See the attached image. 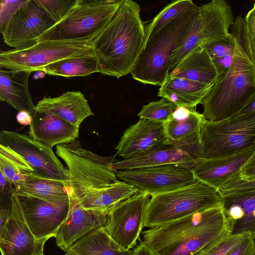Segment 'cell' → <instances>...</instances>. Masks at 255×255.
<instances>
[{
	"mask_svg": "<svg viewBox=\"0 0 255 255\" xmlns=\"http://www.w3.org/2000/svg\"><path fill=\"white\" fill-rule=\"evenodd\" d=\"M70 249L79 255H132V250L124 249L112 239L105 227L86 235Z\"/></svg>",
	"mask_w": 255,
	"mask_h": 255,
	"instance_id": "obj_30",
	"label": "cell"
},
{
	"mask_svg": "<svg viewBox=\"0 0 255 255\" xmlns=\"http://www.w3.org/2000/svg\"><path fill=\"white\" fill-rule=\"evenodd\" d=\"M199 148V145L183 147L164 144L143 154L114 162L112 167L117 171L175 164L190 168L198 158Z\"/></svg>",
	"mask_w": 255,
	"mask_h": 255,
	"instance_id": "obj_20",
	"label": "cell"
},
{
	"mask_svg": "<svg viewBox=\"0 0 255 255\" xmlns=\"http://www.w3.org/2000/svg\"><path fill=\"white\" fill-rule=\"evenodd\" d=\"M35 111L54 115L77 127H80L86 118L94 115L80 91H68L57 97H45L37 103Z\"/></svg>",
	"mask_w": 255,
	"mask_h": 255,
	"instance_id": "obj_23",
	"label": "cell"
},
{
	"mask_svg": "<svg viewBox=\"0 0 255 255\" xmlns=\"http://www.w3.org/2000/svg\"><path fill=\"white\" fill-rule=\"evenodd\" d=\"M140 10L136 2L123 0L111 21L92 42L100 73L118 79L130 74L145 41Z\"/></svg>",
	"mask_w": 255,
	"mask_h": 255,
	"instance_id": "obj_1",
	"label": "cell"
},
{
	"mask_svg": "<svg viewBox=\"0 0 255 255\" xmlns=\"http://www.w3.org/2000/svg\"><path fill=\"white\" fill-rule=\"evenodd\" d=\"M80 0H36L38 5L56 23L63 19Z\"/></svg>",
	"mask_w": 255,
	"mask_h": 255,
	"instance_id": "obj_36",
	"label": "cell"
},
{
	"mask_svg": "<svg viewBox=\"0 0 255 255\" xmlns=\"http://www.w3.org/2000/svg\"><path fill=\"white\" fill-rule=\"evenodd\" d=\"M0 172L12 185L35 176V171L19 154L0 144Z\"/></svg>",
	"mask_w": 255,
	"mask_h": 255,
	"instance_id": "obj_32",
	"label": "cell"
},
{
	"mask_svg": "<svg viewBox=\"0 0 255 255\" xmlns=\"http://www.w3.org/2000/svg\"><path fill=\"white\" fill-rule=\"evenodd\" d=\"M195 11L169 23L145 42L130 73L134 80L145 85L161 86L163 83L170 72L171 57L191 24Z\"/></svg>",
	"mask_w": 255,
	"mask_h": 255,
	"instance_id": "obj_5",
	"label": "cell"
},
{
	"mask_svg": "<svg viewBox=\"0 0 255 255\" xmlns=\"http://www.w3.org/2000/svg\"><path fill=\"white\" fill-rule=\"evenodd\" d=\"M13 187L15 195L31 196L53 203L68 201L74 195L71 187L60 181L35 176L15 183Z\"/></svg>",
	"mask_w": 255,
	"mask_h": 255,
	"instance_id": "obj_28",
	"label": "cell"
},
{
	"mask_svg": "<svg viewBox=\"0 0 255 255\" xmlns=\"http://www.w3.org/2000/svg\"><path fill=\"white\" fill-rule=\"evenodd\" d=\"M252 190H255V178H245L237 176L224 184L217 191L222 197Z\"/></svg>",
	"mask_w": 255,
	"mask_h": 255,
	"instance_id": "obj_38",
	"label": "cell"
},
{
	"mask_svg": "<svg viewBox=\"0 0 255 255\" xmlns=\"http://www.w3.org/2000/svg\"><path fill=\"white\" fill-rule=\"evenodd\" d=\"M212 86L168 74L157 96L167 100L175 108L194 109L201 104Z\"/></svg>",
	"mask_w": 255,
	"mask_h": 255,
	"instance_id": "obj_25",
	"label": "cell"
},
{
	"mask_svg": "<svg viewBox=\"0 0 255 255\" xmlns=\"http://www.w3.org/2000/svg\"><path fill=\"white\" fill-rule=\"evenodd\" d=\"M143 227L153 228L222 204L217 189L197 180L189 185L150 196Z\"/></svg>",
	"mask_w": 255,
	"mask_h": 255,
	"instance_id": "obj_4",
	"label": "cell"
},
{
	"mask_svg": "<svg viewBox=\"0 0 255 255\" xmlns=\"http://www.w3.org/2000/svg\"><path fill=\"white\" fill-rule=\"evenodd\" d=\"M255 146V112L219 122L202 121L198 158L228 156Z\"/></svg>",
	"mask_w": 255,
	"mask_h": 255,
	"instance_id": "obj_8",
	"label": "cell"
},
{
	"mask_svg": "<svg viewBox=\"0 0 255 255\" xmlns=\"http://www.w3.org/2000/svg\"><path fill=\"white\" fill-rule=\"evenodd\" d=\"M42 71L48 75L68 78L99 73V69L96 56L87 55L57 61L46 66Z\"/></svg>",
	"mask_w": 255,
	"mask_h": 255,
	"instance_id": "obj_31",
	"label": "cell"
},
{
	"mask_svg": "<svg viewBox=\"0 0 255 255\" xmlns=\"http://www.w3.org/2000/svg\"><path fill=\"white\" fill-rule=\"evenodd\" d=\"M9 219L0 232L1 255H41L47 240L36 239L27 224L15 195L11 196Z\"/></svg>",
	"mask_w": 255,
	"mask_h": 255,
	"instance_id": "obj_16",
	"label": "cell"
},
{
	"mask_svg": "<svg viewBox=\"0 0 255 255\" xmlns=\"http://www.w3.org/2000/svg\"><path fill=\"white\" fill-rule=\"evenodd\" d=\"M0 144L21 155L34 170L35 176L60 181L70 186L68 169L57 157L52 148L36 142L25 134L4 130L0 132Z\"/></svg>",
	"mask_w": 255,
	"mask_h": 255,
	"instance_id": "obj_11",
	"label": "cell"
},
{
	"mask_svg": "<svg viewBox=\"0 0 255 255\" xmlns=\"http://www.w3.org/2000/svg\"><path fill=\"white\" fill-rule=\"evenodd\" d=\"M236 41V38L235 35L230 33L226 37L206 44L204 47L213 60L234 51Z\"/></svg>",
	"mask_w": 255,
	"mask_h": 255,
	"instance_id": "obj_39",
	"label": "cell"
},
{
	"mask_svg": "<svg viewBox=\"0 0 255 255\" xmlns=\"http://www.w3.org/2000/svg\"><path fill=\"white\" fill-rule=\"evenodd\" d=\"M107 215L101 211L83 208L73 195L70 199L67 216L54 236L57 246L67 252L79 239L105 227Z\"/></svg>",
	"mask_w": 255,
	"mask_h": 255,
	"instance_id": "obj_17",
	"label": "cell"
},
{
	"mask_svg": "<svg viewBox=\"0 0 255 255\" xmlns=\"http://www.w3.org/2000/svg\"><path fill=\"white\" fill-rule=\"evenodd\" d=\"M250 235V233L228 234L206 246L194 255H225L241 241Z\"/></svg>",
	"mask_w": 255,
	"mask_h": 255,
	"instance_id": "obj_35",
	"label": "cell"
},
{
	"mask_svg": "<svg viewBox=\"0 0 255 255\" xmlns=\"http://www.w3.org/2000/svg\"><path fill=\"white\" fill-rule=\"evenodd\" d=\"M255 112V94L245 106L236 115H243Z\"/></svg>",
	"mask_w": 255,
	"mask_h": 255,
	"instance_id": "obj_46",
	"label": "cell"
},
{
	"mask_svg": "<svg viewBox=\"0 0 255 255\" xmlns=\"http://www.w3.org/2000/svg\"></svg>",
	"mask_w": 255,
	"mask_h": 255,
	"instance_id": "obj_49",
	"label": "cell"
},
{
	"mask_svg": "<svg viewBox=\"0 0 255 255\" xmlns=\"http://www.w3.org/2000/svg\"><path fill=\"white\" fill-rule=\"evenodd\" d=\"M87 55H95L91 42L37 41L28 47L1 51L0 68L10 70L40 71L57 61Z\"/></svg>",
	"mask_w": 255,
	"mask_h": 255,
	"instance_id": "obj_10",
	"label": "cell"
},
{
	"mask_svg": "<svg viewBox=\"0 0 255 255\" xmlns=\"http://www.w3.org/2000/svg\"><path fill=\"white\" fill-rule=\"evenodd\" d=\"M221 198L230 233H250L255 238V190Z\"/></svg>",
	"mask_w": 255,
	"mask_h": 255,
	"instance_id": "obj_22",
	"label": "cell"
},
{
	"mask_svg": "<svg viewBox=\"0 0 255 255\" xmlns=\"http://www.w3.org/2000/svg\"><path fill=\"white\" fill-rule=\"evenodd\" d=\"M26 0L0 1V30L5 26L11 16Z\"/></svg>",
	"mask_w": 255,
	"mask_h": 255,
	"instance_id": "obj_40",
	"label": "cell"
},
{
	"mask_svg": "<svg viewBox=\"0 0 255 255\" xmlns=\"http://www.w3.org/2000/svg\"><path fill=\"white\" fill-rule=\"evenodd\" d=\"M79 128L54 115L35 111L32 115L29 135L36 142L52 148L76 140Z\"/></svg>",
	"mask_w": 255,
	"mask_h": 255,
	"instance_id": "obj_21",
	"label": "cell"
},
{
	"mask_svg": "<svg viewBox=\"0 0 255 255\" xmlns=\"http://www.w3.org/2000/svg\"><path fill=\"white\" fill-rule=\"evenodd\" d=\"M137 192L132 186L118 180L107 187L88 192L77 200L85 209L108 214L115 205Z\"/></svg>",
	"mask_w": 255,
	"mask_h": 255,
	"instance_id": "obj_29",
	"label": "cell"
},
{
	"mask_svg": "<svg viewBox=\"0 0 255 255\" xmlns=\"http://www.w3.org/2000/svg\"><path fill=\"white\" fill-rule=\"evenodd\" d=\"M169 74L208 85H213L218 78L212 59L203 46L194 50Z\"/></svg>",
	"mask_w": 255,
	"mask_h": 255,
	"instance_id": "obj_26",
	"label": "cell"
},
{
	"mask_svg": "<svg viewBox=\"0 0 255 255\" xmlns=\"http://www.w3.org/2000/svg\"><path fill=\"white\" fill-rule=\"evenodd\" d=\"M32 72L0 68V100L18 112L26 111L31 116L35 106L29 92L28 79Z\"/></svg>",
	"mask_w": 255,
	"mask_h": 255,
	"instance_id": "obj_24",
	"label": "cell"
},
{
	"mask_svg": "<svg viewBox=\"0 0 255 255\" xmlns=\"http://www.w3.org/2000/svg\"><path fill=\"white\" fill-rule=\"evenodd\" d=\"M198 6L191 0H172L162 9L146 26L145 42L172 21L181 18Z\"/></svg>",
	"mask_w": 255,
	"mask_h": 255,
	"instance_id": "obj_33",
	"label": "cell"
},
{
	"mask_svg": "<svg viewBox=\"0 0 255 255\" xmlns=\"http://www.w3.org/2000/svg\"><path fill=\"white\" fill-rule=\"evenodd\" d=\"M244 49L255 66V1L243 20Z\"/></svg>",
	"mask_w": 255,
	"mask_h": 255,
	"instance_id": "obj_37",
	"label": "cell"
},
{
	"mask_svg": "<svg viewBox=\"0 0 255 255\" xmlns=\"http://www.w3.org/2000/svg\"><path fill=\"white\" fill-rule=\"evenodd\" d=\"M234 23L232 8L225 0H212L198 6L171 57L170 72L196 48L229 35V28Z\"/></svg>",
	"mask_w": 255,
	"mask_h": 255,
	"instance_id": "obj_9",
	"label": "cell"
},
{
	"mask_svg": "<svg viewBox=\"0 0 255 255\" xmlns=\"http://www.w3.org/2000/svg\"><path fill=\"white\" fill-rule=\"evenodd\" d=\"M64 255H79L76 252L71 249H69Z\"/></svg>",
	"mask_w": 255,
	"mask_h": 255,
	"instance_id": "obj_47",
	"label": "cell"
},
{
	"mask_svg": "<svg viewBox=\"0 0 255 255\" xmlns=\"http://www.w3.org/2000/svg\"><path fill=\"white\" fill-rule=\"evenodd\" d=\"M175 106L165 98L153 101L142 106L137 116L139 119L165 124L172 116Z\"/></svg>",
	"mask_w": 255,
	"mask_h": 255,
	"instance_id": "obj_34",
	"label": "cell"
},
{
	"mask_svg": "<svg viewBox=\"0 0 255 255\" xmlns=\"http://www.w3.org/2000/svg\"><path fill=\"white\" fill-rule=\"evenodd\" d=\"M17 122L22 126H30L32 121V116L27 112L20 111L16 117Z\"/></svg>",
	"mask_w": 255,
	"mask_h": 255,
	"instance_id": "obj_45",
	"label": "cell"
},
{
	"mask_svg": "<svg viewBox=\"0 0 255 255\" xmlns=\"http://www.w3.org/2000/svg\"><path fill=\"white\" fill-rule=\"evenodd\" d=\"M15 195L34 237L46 240L54 237L67 216L70 200L53 203L31 196Z\"/></svg>",
	"mask_w": 255,
	"mask_h": 255,
	"instance_id": "obj_15",
	"label": "cell"
},
{
	"mask_svg": "<svg viewBox=\"0 0 255 255\" xmlns=\"http://www.w3.org/2000/svg\"><path fill=\"white\" fill-rule=\"evenodd\" d=\"M238 176L245 178H255V151L242 166Z\"/></svg>",
	"mask_w": 255,
	"mask_h": 255,
	"instance_id": "obj_43",
	"label": "cell"
},
{
	"mask_svg": "<svg viewBox=\"0 0 255 255\" xmlns=\"http://www.w3.org/2000/svg\"><path fill=\"white\" fill-rule=\"evenodd\" d=\"M204 117L192 109L186 118L169 119L164 124L165 144L177 147H192L200 145L201 126Z\"/></svg>",
	"mask_w": 255,
	"mask_h": 255,
	"instance_id": "obj_27",
	"label": "cell"
},
{
	"mask_svg": "<svg viewBox=\"0 0 255 255\" xmlns=\"http://www.w3.org/2000/svg\"><path fill=\"white\" fill-rule=\"evenodd\" d=\"M118 179L149 196L174 190L195 182L197 179L189 168L170 164L117 170Z\"/></svg>",
	"mask_w": 255,
	"mask_h": 255,
	"instance_id": "obj_12",
	"label": "cell"
},
{
	"mask_svg": "<svg viewBox=\"0 0 255 255\" xmlns=\"http://www.w3.org/2000/svg\"><path fill=\"white\" fill-rule=\"evenodd\" d=\"M56 22L36 0H26L0 30L4 42L13 49L30 46Z\"/></svg>",
	"mask_w": 255,
	"mask_h": 255,
	"instance_id": "obj_14",
	"label": "cell"
},
{
	"mask_svg": "<svg viewBox=\"0 0 255 255\" xmlns=\"http://www.w3.org/2000/svg\"><path fill=\"white\" fill-rule=\"evenodd\" d=\"M164 124L139 119L124 132L116 147L123 159L131 158L164 144Z\"/></svg>",
	"mask_w": 255,
	"mask_h": 255,
	"instance_id": "obj_19",
	"label": "cell"
},
{
	"mask_svg": "<svg viewBox=\"0 0 255 255\" xmlns=\"http://www.w3.org/2000/svg\"><path fill=\"white\" fill-rule=\"evenodd\" d=\"M255 151V146L236 153L215 158H196L190 169L195 177L217 190L237 176Z\"/></svg>",
	"mask_w": 255,
	"mask_h": 255,
	"instance_id": "obj_18",
	"label": "cell"
},
{
	"mask_svg": "<svg viewBox=\"0 0 255 255\" xmlns=\"http://www.w3.org/2000/svg\"><path fill=\"white\" fill-rule=\"evenodd\" d=\"M139 244L132 250V255H155L140 239Z\"/></svg>",
	"mask_w": 255,
	"mask_h": 255,
	"instance_id": "obj_44",
	"label": "cell"
},
{
	"mask_svg": "<svg viewBox=\"0 0 255 255\" xmlns=\"http://www.w3.org/2000/svg\"><path fill=\"white\" fill-rule=\"evenodd\" d=\"M255 246V238L250 235L241 241L225 255H251Z\"/></svg>",
	"mask_w": 255,
	"mask_h": 255,
	"instance_id": "obj_41",
	"label": "cell"
},
{
	"mask_svg": "<svg viewBox=\"0 0 255 255\" xmlns=\"http://www.w3.org/2000/svg\"><path fill=\"white\" fill-rule=\"evenodd\" d=\"M123 0H80L61 21L42 34L37 41L92 42L111 21Z\"/></svg>",
	"mask_w": 255,
	"mask_h": 255,
	"instance_id": "obj_7",
	"label": "cell"
},
{
	"mask_svg": "<svg viewBox=\"0 0 255 255\" xmlns=\"http://www.w3.org/2000/svg\"><path fill=\"white\" fill-rule=\"evenodd\" d=\"M150 197L145 193L137 192L115 205L108 212L106 231L112 239L127 250L137 246Z\"/></svg>",
	"mask_w": 255,
	"mask_h": 255,
	"instance_id": "obj_13",
	"label": "cell"
},
{
	"mask_svg": "<svg viewBox=\"0 0 255 255\" xmlns=\"http://www.w3.org/2000/svg\"><path fill=\"white\" fill-rule=\"evenodd\" d=\"M236 38L231 66L223 77L217 79L201 103L202 114L206 120L219 122L237 114L255 94V66L240 38Z\"/></svg>",
	"mask_w": 255,
	"mask_h": 255,
	"instance_id": "obj_3",
	"label": "cell"
},
{
	"mask_svg": "<svg viewBox=\"0 0 255 255\" xmlns=\"http://www.w3.org/2000/svg\"><path fill=\"white\" fill-rule=\"evenodd\" d=\"M251 255H255V246L254 250L252 254H251Z\"/></svg>",
	"mask_w": 255,
	"mask_h": 255,
	"instance_id": "obj_48",
	"label": "cell"
},
{
	"mask_svg": "<svg viewBox=\"0 0 255 255\" xmlns=\"http://www.w3.org/2000/svg\"><path fill=\"white\" fill-rule=\"evenodd\" d=\"M234 56L235 51L212 60L218 74V79L222 78L227 73L233 63Z\"/></svg>",
	"mask_w": 255,
	"mask_h": 255,
	"instance_id": "obj_42",
	"label": "cell"
},
{
	"mask_svg": "<svg viewBox=\"0 0 255 255\" xmlns=\"http://www.w3.org/2000/svg\"><path fill=\"white\" fill-rule=\"evenodd\" d=\"M56 153L67 166L70 186L77 199L119 180L116 171L112 167L116 154L109 157L100 156L82 148L77 140L56 145Z\"/></svg>",
	"mask_w": 255,
	"mask_h": 255,
	"instance_id": "obj_6",
	"label": "cell"
},
{
	"mask_svg": "<svg viewBox=\"0 0 255 255\" xmlns=\"http://www.w3.org/2000/svg\"><path fill=\"white\" fill-rule=\"evenodd\" d=\"M228 234L222 204L141 232L142 241L155 255H194Z\"/></svg>",
	"mask_w": 255,
	"mask_h": 255,
	"instance_id": "obj_2",
	"label": "cell"
}]
</instances>
